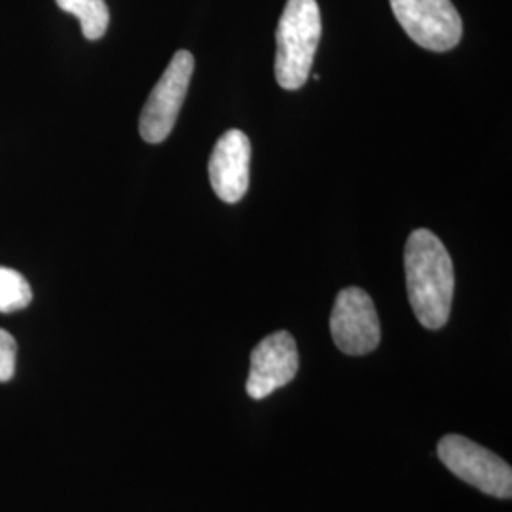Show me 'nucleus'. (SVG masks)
I'll return each instance as SVG.
<instances>
[{"instance_id":"f257e3e1","label":"nucleus","mask_w":512,"mask_h":512,"mask_svg":"<svg viewBox=\"0 0 512 512\" xmlns=\"http://www.w3.org/2000/svg\"><path fill=\"white\" fill-rule=\"evenodd\" d=\"M408 300L425 329L439 330L448 323L454 300V264L433 232L416 230L404 249Z\"/></svg>"},{"instance_id":"f03ea898","label":"nucleus","mask_w":512,"mask_h":512,"mask_svg":"<svg viewBox=\"0 0 512 512\" xmlns=\"http://www.w3.org/2000/svg\"><path fill=\"white\" fill-rule=\"evenodd\" d=\"M321 31V12L315 0H287L275 33V80L281 88L298 90L306 84Z\"/></svg>"},{"instance_id":"7ed1b4c3","label":"nucleus","mask_w":512,"mask_h":512,"mask_svg":"<svg viewBox=\"0 0 512 512\" xmlns=\"http://www.w3.org/2000/svg\"><path fill=\"white\" fill-rule=\"evenodd\" d=\"M444 467L482 494L511 499L512 469L505 459L463 435H446L437 446Z\"/></svg>"},{"instance_id":"20e7f679","label":"nucleus","mask_w":512,"mask_h":512,"mask_svg":"<svg viewBox=\"0 0 512 512\" xmlns=\"http://www.w3.org/2000/svg\"><path fill=\"white\" fill-rule=\"evenodd\" d=\"M192 73L194 55L186 50H179L173 55L162 78L148 95L139 120V133L150 145H158L165 141L175 128Z\"/></svg>"},{"instance_id":"39448f33","label":"nucleus","mask_w":512,"mask_h":512,"mask_svg":"<svg viewBox=\"0 0 512 512\" xmlns=\"http://www.w3.org/2000/svg\"><path fill=\"white\" fill-rule=\"evenodd\" d=\"M391 10L406 35L431 52L456 48L463 23L452 0H389Z\"/></svg>"},{"instance_id":"423d86ee","label":"nucleus","mask_w":512,"mask_h":512,"mask_svg":"<svg viewBox=\"0 0 512 512\" xmlns=\"http://www.w3.org/2000/svg\"><path fill=\"white\" fill-rule=\"evenodd\" d=\"M330 332L336 348L353 357L372 353L380 346L378 311L363 289L348 287L338 293L330 313Z\"/></svg>"},{"instance_id":"0eeeda50","label":"nucleus","mask_w":512,"mask_h":512,"mask_svg":"<svg viewBox=\"0 0 512 512\" xmlns=\"http://www.w3.org/2000/svg\"><path fill=\"white\" fill-rule=\"evenodd\" d=\"M298 372V349L293 334L277 330L256 344L251 353L247 395L255 401L270 397L277 389L291 384Z\"/></svg>"},{"instance_id":"6e6552de","label":"nucleus","mask_w":512,"mask_h":512,"mask_svg":"<svg viewBox=\"0 0 512 512\" xmlns=\"http://www.w3.org/2000/svg\"><path fill=\"white\" fill-rule=\"evenodd\" d=\"M251 141L239 129H228L209 158V181L224 203H238L249 188Z\"/></svg>"},{"instance_id":"1a4fd4ad","label":"nucleus","mask_w":512,"mask_h":512,"mask_svg":"<svg viewBox=\"0 0 512 512\" xmlns=\"http://www.w3.org/2000/svg\"><path fill=\"white\" fill-rule=\"evenodd\" d=\"M57 6L80 21L82 35L99 40L109 29L110 14L105 0H55Z\"/></svg>"},{"instance_id":"9d476101","label":"nucleus","mask_w":512,"mask_h":512,"mask_svg":"<svg viewBox=\"0 0 512 512\" xmlns=\"http://www.w3.org/2000/svg\"><path fill=\"white\" fill-rule=\"evenodd\" d=\"M33 302V289L23 275L0 266V313L25 310Z\"/></svg>"},{"instance_id":"9b49d317","label":"nucleus","mask_w":512,"mask_h":512,"mask_svg":"<svg viewBox=\"0 0 512 512\" xmlns=\"http://www.w3.org/2000/svg\"><path fill=\"white\" fill-rule=\"evenodd\" d=\"M18 344L8 330L0 329V382H10L16 372Z\"/></svg>"}]
</instances>
